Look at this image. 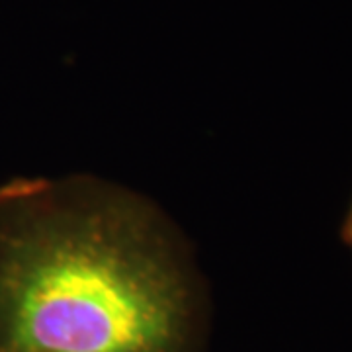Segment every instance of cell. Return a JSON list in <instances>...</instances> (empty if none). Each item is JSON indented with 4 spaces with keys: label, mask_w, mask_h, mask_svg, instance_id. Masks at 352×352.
I'll return each instance as SVG.
<instances>
[{
    "label": "cell",
    "mask_w": 352,
    "mask_h": 352,
    "mask_svg": "<svg viewBox=\"0 0 352 352\" xmlns=\"http://www.w3.org/2000/svg\"><path fill=\"white\" fill-rule=\"evenodd\" d=\"M201 289L151 201L88 176L0 188V352H194Z\"/></svg>",
    "instance_id": "1"
},
{
    "label": "cell",
    "mask_w": 352,
    "mask_h": 352,
    "mask_svg": "<svg viewBox=\"0 0 352 352\" xmlns=\"http://www.w3.org/2000/svg\"><path fill=\"white\" fill-rule=\"evenodd\" d=\"M342 239L352 249V204L349 214H346V219H344V226H342Z\"/></svg>",
    "instance_id": "2"
}]
</instances>
